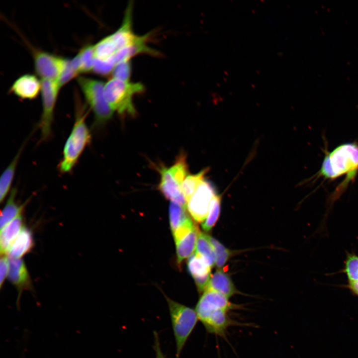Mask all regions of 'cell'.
Wrapping results in <instances>:
<instances>
[{
  "instance_id": "27",
  "label": "cell",
  "mask_w": 358,
  "mask_h": 358,
  "mask_svg": "<svg viewBox=\"0 0 358 358\" xmlns=\"http://www.w3.org/2000/svg\"><path fill=\"white\" fill-rule=\"evenodd\" d=\"M344 271L348 278L349 283L358 281V256L349 254L345 261Z\"/></svg>"
},
{
  "instance_id": "13",
  "label": "cell",
  "mask_w": 358,
  "mask_h": 358,
  "mask_svg": "<svg viewBox=\"0 0 358 358\" xmlns=\"http://www.w3.org/2000/svg\"><path fill=\"white\" fill-rule=\"evenodd\" d=\"M8 258L9 267L7 276L10 281L18 291V296L16 304L18 308L19 298L22 292L24 290L31 289V279L23 260L21 258Z\"/></svg>"
},
{
  "instance_id": "26",
  "label": "cell",
  "mask_w": 358,
  "mask_h": 358,
  "mask_svg": "<svg viewBox=\"0 0 358 358\" xmlns=\"http://www.w3.org/2000/svg\"><path fill=\"white\" fill-rule=\"evenodd\" d=\"M207 236L215 252V265L218 268H222L230 258L231 252L216 239L210 236Z\"/></svg>"
},
{
  "instance_id": "3",
  "label": "cell",
  "mask_w": 358,
  "mask_h": 358,
  "mask_svg": "<svg viewBox=\"0 0 358 358\" xmlns=\"http://www.w3.org/2000/svg\"><path fill=\"white\" fill-rule=\"evenodd\" d=\"M358 169V147L352 143L342 145L327 156L321 173L326 178L334 179L347 174L354 177Z\"/></svg>"
},
{
  "instance_id": "25",
  "label": "cell",
  "mask_w": 358,
  "mask_h": 358,
  "mask_svg": "<svg viewBox=\"0 0 358 358\" xmlns=\"http://www.w3.org/2000/svg\"><path fill=\"white\" fill-rule=\"evenodd\" d=\"M80 62V73H87L92 70L95 59L94 45H87L77 54Z\"/></svg>"
},
{
  "instance_id": "4",
  "label": "cell",
  "mask_w": 358,
  "mask_h": 358,
  "mask_svg": "<svg viewBox=\"0 0 358 358\" xmlns=\"http://www.w3.org/2000/svg\"><path fill=\"white\" fill-rule=\"evenodd\" d=\"M84 111L78 112L75 124L64 147L63 158L59 166L60 171L63 173L72 170L91 140V134L86 123V114Z\"/></svg>"
},
{
  "instance_id": "16",
  "label": "cell",
  "mask_w": 358,
  "mask_h": 358,
  "mask_svg": "<svg viewBox=\"0 0 358 358\" xmlns=\"http://www.w3.org/2000/svg\"><path fill=\"white\" fill-rule=\"evenodd\" d=\"M23 220L19 215L1 229L0 252L1 256L6 255L23 227Z\"/></svg>"
},
{
  "instance_id": "8",
  "label": "cell",
  "mask_w": 358,
  "mask_h": 358,
  "mask_svg": "<svg viewBox=\"0 0 358 358\" xmlns=\"http://www.w3.org/2000/svg\"><path fill=\"white\" fill-rule=\"evenodd\" d=\"M41 82L42 113L39 127L42 139L46 140L51 134L54 109L60 87L57 81L42 80Z\"/></svg>"
},
{
  "instance_id": "15",
  "label": "cell",
  "mask_w": 358,
  "mask_h": 358,
  "mask_svg": "<svg viewBox=\"0 0 358 358\" xmlns=\"http://www.w3.org/2000/svg\"><path fill=\"white\" fill-rule=\"evenodd\" d=\"M41 82L34 75L25 74L19 77L13 83L11 91L23 99L35 98L41 91Z\"/></svg>"
},
{
  "instance_id": "10",
  "label": "cell",
  "mask_w": 358,
  "mask_h": 358,
  "mask_svg": "<svg viewBox=\"0 0 358 358\" xmlns=\"http://www.w3.org/2000/svg\"><path fill=\"white\" fill-rule=\"evenodd\" d=\"M34 68L42 80L57 81L67 59L50 53L36 50L33 52Z\"/></svg>"
},
{
  "instance_id": "9",
  "label": "cell",
  "mask_w": 358,
  "mask_h": 358,
  "mask_svg": "<svg viewBox=\"0 0 358 358\" xmlns=\"http://www.w3.org/2000/svg\"><path fill=\"white\" fill-rule=\"evenodd\" d=\"M215 195L211 184L204 180L187 201V210L195 221L199 223L204 221L208 214L210 202Z\"/></svg>"
},
{
  "instance_id": "1",
  "label": "cell",
  "mask_w": 358,
  "mask_h": 358,
  "mask_svg": "<svg viewBox=\"0 0 358 358\" xmlns=\"http://www.w3.org/2000/svg\"><path fill=\"white\" fill-rule=\"evenodd\" d=\"M242 308L221 293L207 289L199 298L195 310L198 320L208 333L225 337L229 327L242 325L233 319L230 314L232 310Z\"/></svg>"
},
{
  "instance_id": "32",
  "label": "cell",
  "mask_w": 358,
  "mask_h": 358,
  "mask_svg": "<svg viewBox=\"0 0 358 358\" xmlns=\"http://www.w3.org/2000/svg\"><path fill=\"white\" fill-rule=\"evenodd\" d=\"M154 349L155 352L156 358H166L161 347L160 339L157 332H154Z\"/></svg>"
},
{
  "instance_id": "5",
  "label": "cell",
  "mask_w": 358,
  "mask_h": 358,
  "mask_svg": "<svg viewBox=\"0 0 358 358\" xmlns=\"http://www.w3.org/2000/svg\"><path fill=\"white\" fill-rule=\"evenodd\" d=\"M165 296L168 304L175 339L176 358H179L181 352L193 331L198 318L195 309Z\"/></svg>"
},
{
  "instance_id": "30",
  "label": "cell",
  "mask_w": 358,
  "mask_h": 358,
  "mask_svg": "<svg viewBox=\"0 0 358 358\" xmlns=\"http://www.w3.org/2000/svg\"><path fill=\"white\" fill-rule=\"evenodd\" d=\"M78 74L71 65L70 60H67L64 68L57 81L60 88L74 79Z\"/></svg>"
},
{
  "instance_id": "28",
  "label": "cell",
  "mask_w": 358,
  "mask_h": 358,
  "mask_svg": "<svg viewBox=\"0 0 358 358\" xmlns=\"http://www.w3.org/2000/svg\"><path fill=\"white\" fill-rule=\"evenodd\" d=\"M131 74V65L129 61L117 64L112 70L113 78L129 82Z\"/></svg>"
},
{
  "instance_id": "21",
  "label": "cell",
  "mask_w": 358,
  "mask_h": 358,
  "mask_svg": "<svg viewBox=\"0 0 358 358\" xmlns=\"http://www.w3.org/2000/svg\"><path fill=\"white\" fill-rule=\"evenodd\" d=\"M22 149L23 147L20 149L1 176L0 179V200L1 202L5 198L10 190Z\"/></svg>"
},
{
  "instance_id": "31",
  "label": "cell",
  "mask_w": 358,
  "mask_h": 358,
  "mask_svg": "<svg viewBox=\"0 0 358 358\" xmlns=\"http://www.w3.org/2000/svg\"><path fill=\"white\" fill-rule=\"evenodd\" d=\"M8 258L4 256H1L0 261V287L1 288L3 282L8 275Z\"/></svg>"
},
{
  "instance_id": "7",
  "label": "cell",
  "mask_w": 358,
  "mask_h": 358,
  "mask_svg": "<svg viewBox=\"0 0 358 358\" xmlns=\"http://www.w3.org/2000/svg\"><path fill=\"white\" fill-rule=\"evenodd\" d=\"M78 83L93 113L96 123L102 124L109 120L114 111L105 97V84L102 81L84 77L78 79Z\"/></svg>"
},
{
  "instance_id": "33",
  "label": "cell",
  "mask_w": 358,
  "mask_h": 358,
  "mask_svg": "<svg viewBox=\"0 0 358 358\" xmlns=\"http://www.w3.org/2000/svg\"><path fill=\"white\" fill-rule=\"evenodd\" d=\"M349 287L355 294L358 296V281L349 283Z\"/></svg>"
},
{
  "instance_id": "22",
  "label": "cell",
  "mask_w": 358,
  "mask_h": 358,
  "mask_svg": "<svg viewBox=\"0 0 358 358\" xmlns=\"http://www.w3.org/2000/svg\"><path fill=\"white\" fill-rule=\"evenodd\" d=\"M196 253L201 255L211 268L215 265L216 257L208 236L200 232L197 240Z\"/></svg>"
},
{
  "instance_id": "11",
  "label": "cell",
  "mask_w": 358,
  "mask_h": 358,
  "mask_svg": "<svg viewBox=\"0 0 358 358\" xmlns=\"http://www.w3.org/2000/svg\"><path fill=\"white\" fill-rule=\"evenodd\" d=\"M186 209L173 202L169 205L170 223L176 243L189 233L195 225Z\"/></svg>"
},
{
  "instance_id": "17",
  "label": "cell",
  "mask_w": 358,
  "mask_h": 358,
  "mask_svg": "<svg viewBox=\"0 0 358 358\" xmlns=\"http://www.w3.org/2000/svg\"><path fill=\"white\" fill-rule=\"evenodd\" d=\"M207 289L218 292L228 298L238 293L230 276L220 269L211 275Z\"/></svg>"
},
{
  "instance_id": "20",
  "label": "cell",
  "mask_w": 358,
  "mask_h": 358,
  "mask_svg": "<svg viewBox=\"0 0 358 358\" xmlns=\"http://www.w3.org/2000/svg\"><path fill=\"white\" fill-rule=\"evenodd\" d=\"M16 190L13 188L10 192L6 204L1 212L0 226V229L21 215L24 205L17 203L15 200Z\"/></svg>"
},
{
  "instance_id": "12",
  "label": "cell",
  "mask_w": 358,
  "mask_h": 358,
  "mask_svg": "<svg viewBox=\"0 0 358 358\" xmlns=\"http://www.w3.org/2000/svg\"><path fill=\"white\" fill-rule=\"evenodd\" d=\"M161 175L158 188L163 195L171 202L186 208V200L181 189V185L172 174L169 168L162 165L158 168Z\"/></svg>"
},
{
  "instance_id": "23",
  "label": "cell",
  "mask_w": 358,
  "mask_h": 358,
  "mask_svg": "<svg viewBox=\"0 0 358 358\" xmlns=\"http://www.w3.org/2000/svg\"><path fill=\"white\" fill-rule=\"evenodd\" d=\"M208 170L204 169L199 173L188 175L182 182L181 189L187 201L196 190L200 183L204 180V177Z\"/></svg>"
},
{
  "instance_id": "18",
  "label": "cell",
  "mask_w": 358,
  "mask_h": 358,
  "mask_svg": "<svg viewBox=\"0 0 358 358\" xmlns=\"http://www.w3.org/2000/svg\"><path fill=\"white\" fill-rule=\"evenodd\" d=\"M34 245L31 231L23 226L19 234L8 250L9 257L19 259L30 252Z\"/></svg>"
},
{
  "instance_id": "24",
  "label": "cell",
  "mask_w": 358,
  "mask_h": 358,
  "mask_svg": "<svg viewBox=\"0 0 358 358\" xmlns=\"http://www.w3.org/2000/svg\"><path fill=\"white\" fill-rule=\"evenodd\" d=\"M221 196L216 194L212 198L205 219L202 223V228L205 231H210L218 219L221 208Z\"/></svg>"
},
{
  "instance_id": "19",
  "label": "cell",
  "mask_w": 358,
  "mask_h": 358,
  "mask_svg": "<svg viewBox=\"0 0 358 358\" xmlns=\"http://www.w3.org/2000/svg\"><path fill=\"white\" fill-rule=\"evenodd\" d=\"M199 233L198 227L195 225L189 233L176 243L177 262L179 265L194 253Z\"/></svg>"
},
{
  "instance_id": "2",
  "label": "cell",
  "mask_w": 358,
  "mask_h": 358,
  "mask_svg": "<svg viewBox=\"0 0 358 358\" xmlns=\"http://www.w3.org/2000/svg\"><path fill=\"white\" fill-rule=\"evenodd\" d=\"M132 4L129 3L119 28L94 45L95 58L109 59L119 51L132 45L139 39L140 36L136 35L132 30Z\"/></svg>"
},
{
  "instance_id": "6",
  "label": "cell",
  "mask_w": 358,
  "mask_h": 358,
  "mask_svg": "<svg viewBox=\"0 0 358 358\" xmlns=\"http://www.w3.org/2000/svg\"><path fill=\"white\" fill-rule=\"evenodd\" d=\"M144 86L139 83H130L115 78L104 85L105 97L111 108L120 114L135 115L136 110L132 99L133 96L142 92Z\"/></svg>"
},
{
  "instance_id": "14",
  "label": "cell",
  "mask_w": 358,
  "mask_h": 358,
  "mask_svg": "<svg viewBox=\"0 0 358 358\" xmlns=\"http://www.w3.org/2000/svg\"><path fill=\"white\" fill-rule=\"evenodd\" d=\"M187 265L188 270L193 277L198 291L204 292L208 287L211 276V268L197 253H194L189 257Z\"/></svg>"
},
{
  "instance_id": "29",
  "label": "cell",
  "mask_w": 358,
  "mask_h": 358,
  "mask_svg": "<svg viewBox=\"0 0 358 358\" xmlns=\"http://www.w3.org/2000/svg\"><path fill=\"white\" fill-rule=\"evenodd\" d=\"M114 66V64L109 60L95 58L92 71L98 75L106 76L112 72Z\"/></svg>"
}]
</instances>
